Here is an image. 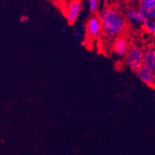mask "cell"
<instances>
[{"label": "cell", "instance_id": "cell-1", "mask_svg": "<svg viewBox=\"0 0 155 155\" xmlns=\"http://www.w3.org/2000/svg\"><path fill=\"white\" fill-rule=\"evenodd\" d=\"M102 27L103 36L107 40H114L122 36L127 29V22L124 15L118 9L106 7L98 14Z\"/></svg>", "mask_w": 155, "mask_h": 155}, {"label": "cell", "instance_id": "cell-2", "mask_svg": "<svg viewBox=\"0 0 155 155\" xmlns=\"http://www.w3.org/2000/svg\"><path fill=\"white\" fill-rule=\"evenodd\" d=\"M143 50L140 45H131L125 57V63L131 71L137 73L143 68Z\"/></svg>", "mask_w": 155, "mask_h": 155}, {"label": "cell", "instance_id": "cell-3", "mask_svg": "<svg viewBox=\"0 0 155 155\" xmlns=\"http://www.w3.org/2000/svg\"><path fill=\"white\" fill-rule=\"evenodd\" d=\"M138 9L143 19L142 30L148 35L155 37V7L138 8Z\"/></svg>", "mask_w": 155, "mask_h": 155}, {"label": "cell", "instance_id": "cell-4", "mask_svg": "<svg viewBox=\"0 0 155 155\" xmlns=\"http://www.w3.org/2000/svg\"><path fill=\"white\" fill-rule=\"evenodd\" d=\"M83 6L80 0H71L64 9V17L69 25H74L79 18Z\"/></svg>", "mask_w": 155, "mask_h": 155}, {"label": "cell", "instance_id": "cell-5", "mask_svg": "<svg viewBox=\"0 0 155 155\" xmlns=\"http://www.w3.org/2000/svg\"><path fill=\"white\" fill-rule=\"evenodd\" d=\"M86 35L91 39H97L103 34L102 27L98 15H93L87 20L85 23Z\"/></svg>", "mask_w": 155, "mask_h": 155}, {"label": "cell", "instance_id": "cell-6", "mask_svg": "<svg viewBox=\"0 0 155 155\" xmlns=\"http://www.w3.org/2000/svg\"><path fill=\"white\" fill-rule=\"evenodd\" d=\"M130 46L128 39L122 35L113 40L112 50L113 53L120 58H125Z\"/></svg>", "mask_w": 155, "mask_h": 155}, {"label": "cell", "instance_id": "cell-7", "mask_svg": "<svg viewBox=\"0 0 155 155\" xmlns=\"http://www.w3.org/2000/svg\"><path fill=\"white\" fill-rule=\"evenodd\" d=\"M143 68L155 74V46L147 45L143 50Z\"/></svg>", "mask_w": 155, "mask_h": 155}, {"label": "cell", "instance_id": "cell-8", "mask_svg": "<svg viewBox=\"0 0 155 155\" xmlns=\"http://www.w3.org/2000/svg\"><path fill=\"white\" fill-rule=\"evenodd\" d=\"M124 16H125L127 22L132 25L133 27H139V28L142 29L143 19H142L137 7L130 6V7L127 8L124 12Z\"/></svg>", "mask_w": 155, "mask_h": 155}, {"label": "cell", "instance_id": "cell-9", "mask_svg": "<svg viewBox=\"0 0 155 155\" xmlns=\"http://www.w3.org/2000/svg\"><path fill=\"white\" fill-rule=\"evenodd\" d=\"M137 78L142 82L150 88H155V74L144 68L140 69L136 73Z\"/></svg>", "mask_w": 155, "mask_h": 155}, {"label": "cell", "instance_id": "cell-10", "mask_svg": "<svg viewBox=\"0 0 155 155\" xmlns=\"http://www.w3.org/2000/svg\"><path fill=\"white\" fill-rule=\"evenodd\" d=\"M86 34L85 27H78L75 28L72 33V37L74 40H81Z\"/></svg>", "mask_w": 155, "mask_h": 155}, {"label": "cell", "instance_id": "cell-11", "mask_svg": "<svg viewBox=\"0 0 155 155\" xmlns=\"http://www.w3.org/2000/svg\"><path fill=\"white\" fill-rule=\"evenodd\" d=\"M88 9L92 13L95 14L99 11V0H88Z\"/></svg>", "mask_w": 155, "mask_h": 155}, {"label": "cell", "instance_id": "cell-12", "mask_svg": "<svg viewBox=\"0 0 155 155\" xmlns=\"http://www.w3.org/2000/svg\"><path fill=\"white\" fill-rule=\"evenodd\" d=\"M29 17L27 16H23L21 18V21L23 22V23H27L28 21Z\"/></svg>", "mask_w": 155, "mask_h": 155}, {"label": "cell", "instance_id": "cell-13", "mask_svg": "<svg viewBox=\"0 0 155 155\" xmlns=\"http://www.w3.org/2000/svg\"><path fill=\"white\" fill-rule=\"evenodd\" d=\"M138 1H139V0H129V2H138Z\"/></svg>", "mask_w": 155, "mask_h": 155}, {"label": "cell", "instance_id": "cell-14", "mask_svg": "<svg viewBox=\"0 0 155 155\" xmlns=\"http://www.w3.org/2000/svg\"><path fill=\"white\" fill-rule=\"evenodd\" d=\"M82 1H87V2H88V0H82Z\"/></svg>", "mask_w": 155, "mask_h": 155}, {"label": "cell", "instance_id": "cell-15", "mask_svg": "<svg viewBox=\"0 0 155 155\" xmlns=\"http://www.w3.org/2000/svg\"><path fill=\"white\" fill-rule=\"evenodd\" d=\"M153 45H154V46H155V41H154V42H153Z\"/></svg>", "mask_w": 155, "mask_h": 155}]
</instances>
